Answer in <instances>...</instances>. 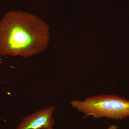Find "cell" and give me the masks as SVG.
Listing matches in <instances>:
<instances>
[{"instance_id": "4", "label": "cell", "mask_w": 129, "mask_h": 129, "mask_svg": "<svg viewBox=\"0 0 129 129\" xmlns=\"http://www.w3.org/2000/svg\"><path fill=\"white\" fill-rule=\"evenodd\" d=\"M118 127L115 125L112 124L108 127L107 129H117Z\"/></svg>"}, {"instance_id": "3", "label": "cell", "mask_w": 129, "mask_h": 129, "mask_svg": "<svg viewBox=\"0 0 129 129\" xmlns=\"http://www.w3.org/2000/svg\"><path fill=\"white\" fill-rule=\"evenodd\" d=\"M54 106L40 110L23 119L16 129H41L53 128Z\"/></svg>"}, {"instance_id": "2", "label": "cell", "mask_w": 129, "mask_h": 129, "mask_svg": "<svg viewBox=\"0 0 129 129\" xmlns=\"http://www.w3.org/2000/svg\"><path fill=\"white\" fill-rule=\"evenodd\" d=\"M71 106L86 117L122 120L129 117V99L116 94L95 95L74 100Z\"/></svg>"}, {"instance_id": "1", "label": "cell", "mask_w": 129, "mask_h": 129, "mask_svg": "<svg viewBox=\"0 0 129 129\" xmlns=\"http://www.w3.org/2000/svg\"><path fill=\"white\" fill-rule=\"evenodd\" d=\"M48 25L30 13L11 11L0 21V55L29 57L45 50L49 41Z\"/></svg>"}, {"instance_id": "5", "label": "cell", "mask_w": 129, "mask_h": 129, "mask_svg": "<svg viewBox=\"0 0 129 129\" xmlns=\"http://www.w3.org/2000/svg\"><path fill=\"white\" fill-rule=\"evenodd\" d=\"M53 129V128H44V129Z\"/></svg>"}]
</instances>
